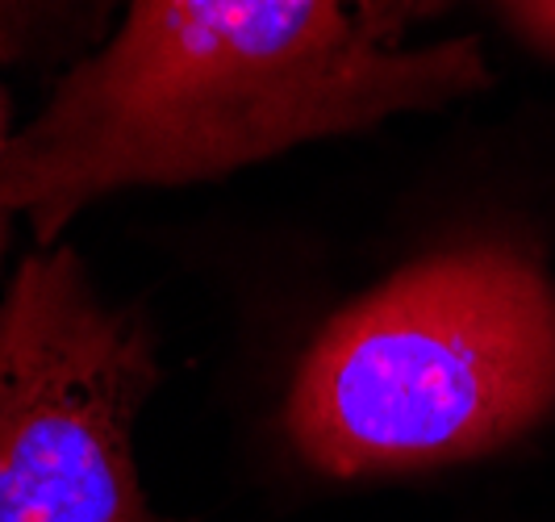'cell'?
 <instances>
[{"mask_svg":"<svg viewBox=\"0 0 555 522\" xmlns=\"http://www.w3.org/2000/svg\"><path fill=\"white\" fill-rule=\"evenodd\" d=\"M392 0H126L4 151L42 247L92 201L180 189L493 84L480 34L410 42Z\"/></svg>","mask_w":555,"mask_h":522,"instance_id":"cell-1","label":"cell"},{"mask_svg":"<svg viewBox=\"0 0 555 522\" xmlns=\"http://www.w3.org/2000/svg\"><path fill=\"white\" fill-rule=\"evenodd\" d=\"M555 410V280L527 247L430 251L334 314L288 393V435L326 476L480 460Z\"/></svg>","mask_w":555,"mask_h":522,"instance_id":"cell-2","label":"cell"},{"mask_svg":"<svg viewBox=\"0 0 555 522\" xmlns=\"http://www.w3.org/2000/svg\"><path fill=\"white\" fill-rule=\"evenodd\" d=\"M155 385L134 305L105 302L72 247L22 259L0 293V522H167L134 460Z\"/></svg>","mask_w":555,"mask_h":522,"instance_id":"cell-3","label":"cell"},{"mask_svg":"<svg viewBox=\"0 0 555 522\" xmlns=\"http://www.w3.org/2000/svg\"><path fill=\"white\" fill-rule=\"evenodd\" d=\"M126 0H0V63L76 59L109 38Z\"/></svg>","mask_w":555,"mask_h":522,"instance_id":"cell-4","label":"cell"},{"mask_svg":"<svg viewBox=\"0 0 555 522\" xmlns=\"http://www.w3.org/2000/svg\"><path fill=\"white\" fill-rule=\"evenodd\" d=\"M401 9V17L414 26L417 17H426L430 9H439L443 0H392ZM498 13L505 26L514 29L530 51L555 59V0H480Z\"/></svg>","mask_w":555,"mask_h":522,"instance_id":"cell-5","label":"cell"},{"mask_svg":"<svg viewBox=\"0 0 555 522\" xmlns=\"http://www.w3.org/2000/svg\"><path fill=\"white\" fill-rule=\"evenodd\" d=\"M9 110H4V97H0V247H4V218H9V209H4V151H9Z\"/></svg>","mask_w":555,"mask_h":522,"instance_id":"cell-6","label":"cell"}]
</instances>
